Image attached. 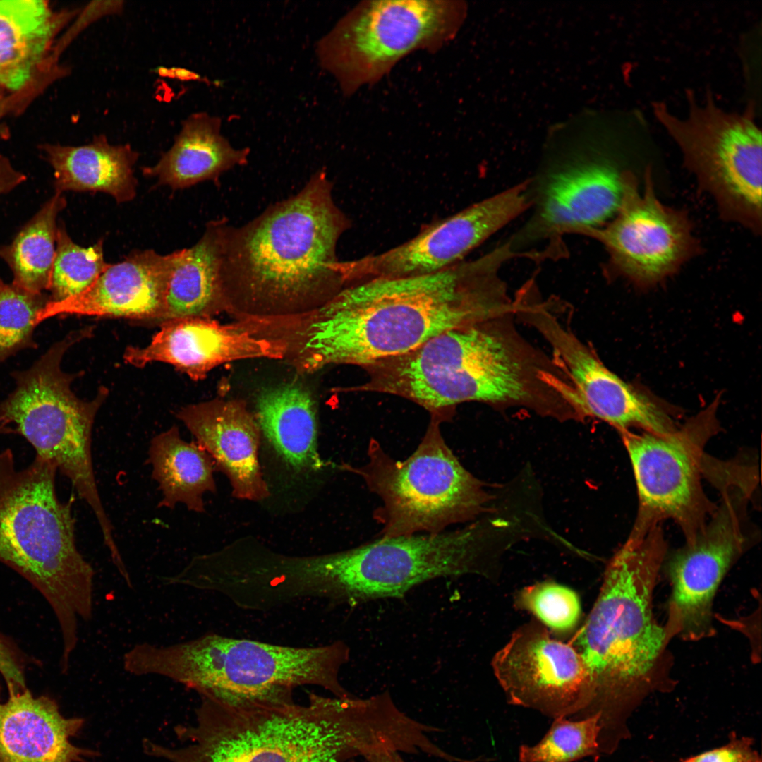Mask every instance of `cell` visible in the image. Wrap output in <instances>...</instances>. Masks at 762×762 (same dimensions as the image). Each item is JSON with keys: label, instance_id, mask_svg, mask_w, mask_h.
Instances as JSON below:
<instances>
[{"label": "cell", "instance_id": "6da1fadb", "mask_svg": "<svg viewBox=\"0 0 762 762\" xmlns=\"http://www.w3.org/2000/svg\"><path fill=\"white\" fill-rule=\"evenodd\" d=\"M502 265L490 251L425 275L347 285L315 310L291 317V360L303 372L339 364L365 368L448 330L497 317L507 303Z\"/></svg>", "mask_w": 762, "mask_h": 762}, {"label": "cell", "instance_id": "7a4b0ae2", "mask_svg": "<svg viewBox=\"0 0 762 762\" xmlns=\"http://www.w3.org/2000/svg\"><path fill=\"white\" fill-rule=\"evenodd\" d=\"M292 693L201 694L194 724L175 730L187 745L153 743L150 754L169 762H347L399 742V716L385 694L310 693L299 704Z\"/></svg>", "mask_w": 762, "mask_h": 762}, {"label": "cell", "instance_id": "3957f363", "mask_svg": "<svg viewBox=\"0 0 762 762\" xmlns=\"http://www.w3.org/2000/svg\"><path fill=\"white\" fill-rule=\"evenodd\" d=\"M667 555L660 526L628 537L610 560L597 600L574 645L587 667L593 700L582 715H600L599 742L618 745L627 715L654 692L671 691L672 640L653 611Z\"/></svg>", "mask_w": 762, "mask_h": 762}, {"label": "cell", "instance_id": "277c9868", "mask_svg": "<svg viewBox=\"0 0 762 762\" xmlns=\"http://www.w3.org/2000/svg\"><path fill=\"white\" fill-rule=\"evenodd\" d=\"M332 191L320 171L297 193L244 225L226 224L222 272L231 307L322 304L344 286L337 248L351 223Z\"/></svg>", "mask_w": 762, "mask_h": 762}, {"label": "cell", "instance_id": "5b68a950", "mask_svg": "<svg viewBox=\"0 0 762 762\" xmlns=\"http://www.w3.org/2000/svg\"><path fill=\"white\" fill-rule=\"evenodd\" d=\"M56 466L35 456L18 468L10 448L0 452V562L27 579L51 605L62 655L78 641V621L93 616L95 571L78 550L73 500L61 502Z\"/></svg>", "mask_w": 762, "mask_h": 762}, {"label": "cell", "instance_id": "8992f818", "mask_svg": "<svg viewBox=\"0 0 762 762\" xmlns=\"http://www.w3.org/2000/svg\"><path fill=\"white\" fill-rule=\"evenodd\" d=\"M349 659L341 641L296 647L207 633L167 646L136 643L127 663L133 675L164 677L198 694L260 696L310 685L350 698L356 696L339 679Z\"/></svg>", "mask_w": 762, "mask_h": 762}, {"label": "cell", "instance_id": "52a82bcc", "mask_svg": "<svg viewBox=\"0 0 762 762\" xmlns=\"http://www.w3.org/2000/svg\"><path fill=\"white\" fill-rule=\"evenodd\" d=\"M500 315L445 332L405 354L365 368L367 380L356 392L407 399L447 418L466 401L502 404L512 388L505 369L528 368L536 356Z\"/></svg>", "mask_w": 762, "mask_h": 762}, {"label": "cell", "instance_id": "ba28073f", "mask_svg": "<svg viewBox=\"0 0 762 762\" xmlns=\"http://www.w3.org/2000/svg\"><path fill=\"white\" fill-rule=\"evenodd\" d=\"M480 523L437 534L379 537L356 548L306 556L304 575L315 598L356 606L405 597L438 578L488 576Z\"/></svg>", "mask_w": 762, "mask_h": 762}, {"label": "cell", "instance_id": "9c48e42d", "mask_svg": "<svg viewBox=\"0 0 762 762\" xmlns=\"http://www.w3.org/2000/svg\"><path fill=\"white\" fill-rule=\"evenodd\" d=\"M87 335L71 333L53 344L28 370L13 374V392L0 403V425L23 436L35 456L54 465L93 512L107 546L115 544L113 528L100 499L92 456V430L107 395L101 388L90 401L71 390L75 375L62 370L66 351Z\"/></svg>", "mask_w": 762, "mask_h": 762}, {"label": "cell", "instance_id": "30bf717a", "mask_svg": "<svg viewBox=\"0 0 762 762\" xmlns=\"http://www.w3.org/2000/svg\"><path fill=\"white\" fill-rule=\"evenodd\" d=\"M432 418L415 451L399 461L371 440L367 462L345 468L360 476L382 504L373 512L380 537L437 534L492 509L494 497L458 460Z\"/></svg>", "mask_w": 762, "mask_h": 762}, {"label": "cell", "instance_id": "8fae6325", "mask_svg": "<svg viewBox=\"0 0 762 762\" xmlns=\"http://www.w3.org/2000/svg\"><path fill=\"white\" fill-rule=\"evenodd\" d=\"M466 12L462 1H364L320 40L316 54L344 95H351L409 54L437 51L451 41Z\"/></svg>", "mask_w": 762, "mask_h": 762}, {"label": "cell", "instance_id": "7c38bea8", "mask_svg": "<svg viewBox=\"0 0 762 762\" xmlns=\"http://www.w3.org/2000/svg\"><path fill=\"white\" fill-rule=\"evenodd\" d=\"M687 97L688 112L683 117L660 102L653 103L655 117L723 210L760 226L761 132L753 112L727 111L712 95L702 102L689 92Z\"/></svg>", "mask_w": 762, "mask_h": 762}, {"label": "cell", "instance_id": "4fadbf2b", "mask_svg": "<svg viewBox=\"0 0 762 762\" xmlns=\"http://www.w3.org/2000/svg\"><path fill=\"white\" fill-rule=\"evenodd\" d=\"M718 399L667 434L621 431L636 483L639 507L630 536H641L674 520L687 541L702 529L715 507L701 483L704 448L719 429Z\"/></svg>", "mask_w": 762, "mask_h": 762}, {"label": "cell", "instance_id": "5bb4252c", "mask_svg": "<svg viewBox=\"0 0 762 762\" xmlns=\"http://www.w3.org/2000/svg\"><path fill=\"white\" fill-rule=\"evenodd\" d=\"M720 505L690 541L665 557L671 592L665 627L687 641L713 637V602L724 577L748 548L745 510L751 491L739 483L720 488Z\"/></svg>", "mask_w": 762, "mask_h": 762}, {"label": "cell", "instance_id": "9a60e30c", "mask_svg": "<svg viewBox=\"0 0 762 762\" xmlns=\"http://www.w3.org/2000/svg\"><path fill=\"white\" fill-rule=\"evenodd\" d=\"M523 182L424 228L410 240L378 254L341 261L345 282L401 278L439 272L462 261L488 237L531 205Z\"/></svg>", "mask_w": 762, "mask_h": 762}, {"label": "cell", "instance_id": "2e32d148", "mask_svg": "<svg viewBox=\"0 0 762 762\" xmlns=\"http://www.w3.org/2000/svg\"><path fill=\"white\" fill-rule=\"evenodd\" d=\"M492 667L510 704L553 719L579 720L592 702L590 675L579 651L538 625L515 631Z\"/></svg>", "mask_w": 762, "mask_h": 762}, {"label": "cell", "instance_id": "e0dca14e", "mask_svg": "<svg viewBox=\"0 0 762 762\" xmlns=\"http://www.w3.org/2000/svg\"><path fill=\"white\" fill-rule=\"evenodd\" d=\"M623 195L615 218L583 231L602 243L622 274L642 284L658 282L675 271L694 243L684 217L663 205L650 177L641 193L631 175L623 174Z\"/></svg>", "mask_w": 762, "mask_h": 762}, {"label": "cell", "instance_id": "ac0fdd59", "mask_svg": "<svg viewBox=\"0 0 762 762\" xmlns=\"http://www.w3.org/2000/svg\"><path fill=\"white\" fill-rule=\"evenodd\" d=\"M516 313L548 342L584 416L596 417L619 430L646 423L653 411L651 397L606 368L546 305L528 297L519 303Z\"/></svg>", "mask_w": 762, "mask_h": 762}, {"label": "cell", "instance_id": "d6986e66", "mask_svg": "<svg viewBox=\"0 0 762 762\" xmlns=\"http://www.w3.org/2000/svg\"><path fill=\"white\" fill-rule=\"evenodd\" d=\"M623 186V174L610 162L591 154H574L552 167L540 181L536 212L525 236L581 234L601 226L617 213Z\"/></svg>", "mask_w": 762, "mask_h": 762}, {"label": "cell", "instance_id": "ffe728a7", "mask_svg": "<svg viewBox=\"0 0 762 762\" xmlns=\"http://www.w3.org/2000/svg\"><path fill=\"white\" fill-rule=\"evenodd\" d=\"M145 347L128 346L126 363L143 368L160 361L172 365L192 380H200L224 363L247 358L285 357L286 346L277 339L258 335L241 323L222 325L210 318H188L167 321Z\"/></svg>", "mask_w": 762, "mask_h": 762}, {"label": "cell", "instance_id": "44dd1931", "mask_svg": "<svg viewBox=\"0 0 762 762\" xmlns=\"http://www.w3.org/2000/svg\"><path fill=\"white\" fill-rule=\"evenodd\" d=\"M179 250L161 255L136 250L110 266L82 293L49 301L36 316L37 325L60 315L124 318L155 322L162 312L168 283Z\"/></svg>", "mask_w": 762, "mask_h": 762}, {"label": "cell", "instance_id": "7402d4cb", "mask_svg": "<svg viewBox=\"0 0 762 762\" xmlns=\"http://www.w3.org/2000/svg\"><path fill=\"white\" fill-rule=\"evenodd\" d=\"M176 416L226 476L235 497L260 501L268 497L258 457L261 432L243 401L192 404L181 409Z\"/></svg>", "mask_w": 762, "mask_h": 762}, {"label": "cell", "instance_id": "603a6c76", "mask_svg": "<svg viewBox=\"0 0 762 762\" xmlns=\"http://www.w3.org/2000/svg\"><path fill=\"white\" fill-rule=\"evenodd\" d=\"M81 718H65L55 701L34 697L27 688L0 702V762H86L97 755L71 739Z\"/></svg>", "mask_w": 762, "mask_h": 762}, {"label": "cell", "instance_id": "cb8c5ba5", "mask_svg": "<svg viewBox=\"0 0 762 762\" xmlns=\"http://www.w3.org/2000/svg\"><path fill=\"white\" fill-rule=\"evenodd\" d=\"M226 218L210 221L192 247L179 250L168 283L164 305L155 322L188 318H210L231 310L222 279Z\"/></svg>", "mask_w": 762, "mask_h": 762}, {"label": "cell", "instance_id": "d4e9b609", "mask_svg": "<svg viewBox=\"0 0 762 762\" xmlns=\"http://www.w3.org/2000/svg\"><path fill=\"white\" fill-rule=\"evenodd\" d=\"M74 14L54 12L42 0H0V87L18 92L28 86Z\"/></svg>", "mask_w": 762, "mask_h": 762}, {"label": "cell", "instance_id": "484cf974", "mask_svg": "<svg viewBox=\"0 0 762 762\" xmlns=\"http://www.w3.org/2000/svg\"><path fill=\"white\" fill-rule=\"evenodd\" d=\"M221 119L195 113L182 123L171 147L143 174L174 190L214 180L222 173L248 163V148L236 149L221 133Z\"/></svg>", "mask_w": 762, "mask_h": 762}, {"label": "cell", "instance_id": "4316f807", "mask_svg": "<svg viewBox=\"0 0 762 762\" xmlns=\"http://www.w3.org/2000/svg\"><path fill=\"white\" fill-rule=\"evenodd\" d=\"M44 157L54 172L56 192H102L118 203L136 195L133 167L138 154L129 145H112L104 135L80 146L44 144Z\"/></svg>", "mask_w": 762, "mask_h": 762}, {"label": "cell", "instance_id": "83f0119b", "mask_svg": "<svg viewBox=\"0 0 762 762\" xmlns=\"http://www.w3.org/2000/svg\"><path fill=\"white\" fill-rule=\"evenodd\" d=\"M255 409L260 432L285 463L296 471L322 468L316 408L308 390L294 382L272 387L260 394Z\"/></svg>", "mask_w": 762, "mask_h": 762}, {"label": "cell", "instance_id": "f1b7e54d", "mask_svg": "<svg viewBox=\"0 0 762 762\" xmlns=\"http://www.w3.org/2000/svg\"><path fill=\"white\" fill-rule=\"evenodd\" d=\"M147 461L162 492L159 508L183 504L190 511L204 512V495L216 490L214 463L196 442L185 441L173 425L153 437Z\"/></svg>", "mask_w": 762, "mask_h": 762}, {"label": "cell", "instance_id": "f546056e", "mask_svg": "<svg viewBox=\"0 0 762 762\" xmlns=\"http://www.w3.org/2000/svg\"><path fill=\"white\" fill-rule=\"evenodd\" d=\"M66 205L65 196L56 192L11 244L0 247V258L13 272V284L36 294L49 290L56 251V218Z\"/></svg>", "mask_w": 762, "mask_h": 762}, {"label": "cell", "instance_id": "4dcf8cb0", "mask_svg": "<svg viewBox=\"0 0 762 762\" xmlns=\"http://www.w3.org/2000/svg\"><path fill=\"white\" fill-rule=\"evenodd\" d=\"M600 715L580 720L559 717L534 745L522 744L519 762H576L600 756Z\"/></svg>", "mask_w": 762, "mask_h": 762}, {"label": "cell", "instance_id": "1f68e13d", "mask_svg": "<svg viewBox=\"0 0 762 762\" xmlns=\"http://www.w3.org/2000/svg\"><path fill=\"white\" fill-rule=\"evenodd\" d=\"M56 243L50 301H62L82 293L111 265L104 260L102 238L92 246L81 247L71 240L61 223Z\"/></svg>", "mask_w": 762, "mask_h": 762}, {"label": "cell", "instance_id": "d6a6232c", "mask_svg": "<svg viewBox=\"0 0 762 762\" xmlns=\"http://www.w3.org/2000/svg\"><path fill=\"white\" fill-rule=\"evenodd\" d=\"M50 301L0 279V363L20 350L35 348L36 316Z\"/></svg>", "mask_w": 762, "mask_h": 762}, {"label": "cell", "instance_id": "836d02e7", "mask_svg": "<svg viewBox=\"0 0 762 762\" xmlns=\"http://www.w3.org/2000/svg\"><path fill=\"white\" fill-rule=\"evenodd\" d=\"M516 604L557 631L573 628L581 615L577 594L569 588L554 582H541L524 587L517 594Z\"/></svg>", "mask_w": 762, "mask_h": 762}, {"label": "cell", "instance_id": "e575fe53", "mask_svg": "<svg viewBox=\"0 0 762 762\" xmlns=\"http://www.w3.org/2000/svg\"><path fill=\"white\" fill-rule=\"evenodd\" d=\"M754 739L731 734L729 742L721 746L682 758L677 762H762L753 748Z\"/></svg>", "mask_w": 762, "mask_h": 762}, {"label": "cell", "instance_id": "d590c367", "mask_svg": "<svg viewBox=\"0 0 762 762\" xmlns=\"http://www.w3.org/2000/svg\"><path fill=\"white\" fill-rule=\"evenodd\" d=\"M0 675L6 683L8 693L26 689L22 660L16 649L0 634Z\"/></svg>", "mask_w": 762, "mask_h": 762}, {"label": "cell", "instance_id": "8d00e7d4", "mask_svg": "<svg viewBox=\"0 0 762 762\" xmlns=\"http://www.w3.org/2000/svg\"><path fill=\"white\" fill-rule=\"evenodd\" d=\"M26 180L4 156L0 155V195L6 193Z\"/></svg>", "mask_w": 762, "mask_h": 762}, {"label": "cell", "instance_id": "74e56055", "mask_svg": "<svg viewBox=\"0 0 762 762\" xmlns=\"http://www.w3.org/2000/svg\"><path fill=\"white\" fill-rule=\"evenodd\" d=\"M367 762H405L399 752L392 749H381L363 756Z\"/></svg>", "mask_w": 762, "mask_h": 762}, {"label": "cell", "instance_id": "f35d334b", "mask_svg": "<svg viewBox=\"0 0 762 762\" xmlns=\"http://www.w3.org/2000/svg\"><path fill=\"white\" fill-rule=\"evenodd\" d=\"M9 102V98L6 95V90L0 87V119L6 112Z\"/></svg>", "mask_w": 762, "mask_h": 762}]
</instances>
